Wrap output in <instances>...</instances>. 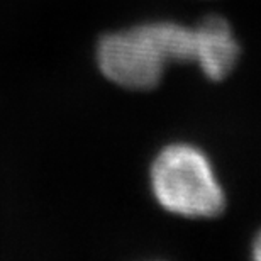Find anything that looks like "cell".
<instances>
[{
	"label": "cell",
	"instance_id": "cell-4",
	"mask_svg": "<svg viewBox=\"0 0 261 261\" xmlns=\"http://www.w3.org/2000/svg\"><path fill=\"white\" fill-rule=\"evenodd\" d=\"M251 251H253V258L261 261V232H258L256 238H254L253 246H251Z\"/></svg>",
	"mask_w": 261,
	"mask_h": 261
},
{
	"label": "cell",
	"instance_id": "cell-2",
	"mask_svg": "<svg viewBox=\"0 0 261 261\" xmlns=\"http://www.w3.org/2000/svg\"><path fill=\"white\" fill-rule=\"evenodd\" d=\"M149 178L156 202L175 216L212 219L226 207V194L211 160L194 144L173 143L161 149Z\"/></svg>",
	"mask_w": 261,
	"mask_h": 261
},
{
	"label": "cell",
	"instance_id": "cell-3",
	"mask_svg": "<svg viewBox=\"0 0 261 261\" xmlns=\"http://www.w3.org/2000/svg\"><path fill=\"white\" fill-rule=\"evenodd\" d=\"M197 29L195 65L208 80L221 82L234 70L239 60V43L227 20L222 17H207Z\"/></svg>",
	"mask_w": 261,
	"mask_h": 261
},
{
	"label": "cell",
	"instance_id": "cell-1",
	"mask_svg": "<svg viewBox=\"0 0 261 261\" xmlns=\"http://www.w3.org/2000/svg\"><path fill=\"white\" fill-rule=\"evenodd\" d=\"M197 29L160 20L106 34L97 46L103 76L129 90H151L171 63H195Z\"/></svg>",
	"mask_w": 261,
	"mask_h": 261
}]
</instances>
